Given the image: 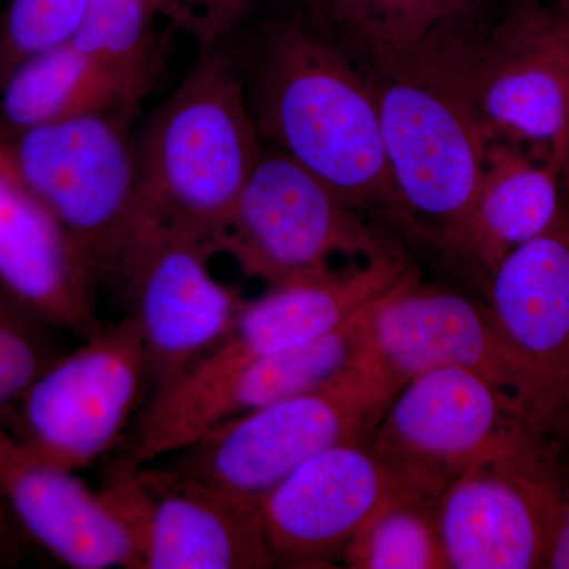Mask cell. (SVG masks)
I'll use <instances>...</instances> for the list:
<instances>
[{
  "label": "cell",
  "mask_w": 569,
  "mask_h": 569,
  "mask_svg": "<svg viewBox=\"0 0 569 569\" xmlns=\"http://www.w3.org/2000/svg\"><path fill=\"white\" fill-rule=\"evenodd\" d=\"M148 77L118 69L74 43L22 62L0 84V114L11 134L121 108L151 91Z\"/></svg>",
  "instance_id": "obj_21"
},
{
  "label": "cell",
  "mask_w": 569,
  "mask_h": 569,
  "mask_svg": "<svg viewBox=\"0 0 569 569\" xmlns=\"http://www.w3.org/2000/svg\"><path fill=\"white\" fill-rule=\"evenodd\" d=\"M212 257L203 242L156 234L133 244L119 269L153 391L211 353L244 305L234 288L213 277Z\"/></svg>",
  "instance_id": "obj_13"
},
{
  "label": "cell",
  "mask_w": 569,
  "mask_h": 569,
  "mask_svg": "<svg viewBox=\"0 0 569 569\" xmlns=\"http://www.w3.org/2000/svg\"><path fill=\"white\" fill-rule=\"evenodd\" d=\"M451 17L399 50L369 51L385 152L408 224L452 250L490 144L478 100L481 39Z\"/></svg>",
  "instance_id": "obj_1"
},
{
  "label": "cell",
  "mask_w": 569,
  "mask_h": 569,
  "mask_svg": "<svg viewBox=\"0 0 569 569\" xmlns=\"http://www.w3.org/2000/svg\"><path fill=\"white\" fill-rule=\"evenodd\" d=\"M485 305L529 370L542 433L568 452L569 159L556 222L512 250L486 277Z\"/></svg>",
  "instance_id": "obj_14"
},
{
  "label": "cell",
  "mask_w": 569,
  "mask_h": 569,
  "mask_svg": "<svg viewBox=\"0 0 569 569\" xmlns=\"http://www.w3.org/2000/svg\"><path fill=\"white\" fill-rule=\"evenodd\" d=\"M156 0H89L73 43L102 61L156 80L160 69Z\"/></svg>",
  "instance_id": "obj_23"
},
{
  "label": "cell",
  "mask_w": 569,
  "mask_h": 569,
  "mask_svg": "<svg viewBox=\"0 0 569 569\" xmlns=\"http://www.w3.org/2000/svg\"><path fill=\"white\" fill-rule=\"evenodd\" d=\"M353 569H449L437 520V500L397 493L343 550Z\"/></svg>",
  "instance_id": "obj_22"
},
{
  "label": "cell",
  "mask_w": 569,
  "mask_h": 569,
  "mask_svg": "<svg viewBox=\"0 0 569 569\" xmlns=\"http://www.w3.org/2000/svg\"><path fill=\"white\" fill-rule=\"evenodd\" d=\"M89 0H7L0 17V84L22 62L73 43Z\"/></svg>",
  "instance_id": "obj_25"
},
{
  "label": "cell",
  "mask_w": 569,
  "mask_h": 569,
  "mask_svg": "<svg viewBox=\"0 0 569 569\" xmlns=\"http://www.w3.org/2000/svg\"><path fill=\"white\" fill-rule=\"evenodd\" d=\"M369 51L399 50L451 18L447 0H307Z\"/></svg>",
  "instance_id": "obj_24"
},
{
  "label": "cell",
  "mask_w": 569,
  "mask_h": 569,
  "mask_svg": "<svg viewBox=\"0 0 569 569\" xmlns=\"http://www.w3.org/2000/svg\"><path fill=\"white\" fill-rule=\"evenodd\" d=\"M370 355L399 388L429 370L477 373L512 397L533 429L546 438L529 370L485 302L419 284L418 276L410 271L373 310Z\"/></svg>",
  "instance_id": "obj_12"
},
{
  "label": "cell",
  "mask_w": 569,
  "mask_h": 569,
  "mask_svg": "<svg viewBox=\"0 0 569 569\" xmlns=\"http://www.w3.org/2000/svg\"><path fill=\"white\" fill-rule=\"evenodd\" d=\"M102 492L132 535L140 569L276 567L250 498L173 466L137 468Z\"/></svg>",
  "instance_id": "obj_11"
},
{
  "label": "cell",
  "mask_w": 569,
  "mask_h": 569,
  "mask_svg": "<svg viewBox=\"0 0 569 569\" xmlns=\"http://www.w3.org/2000/svg\"><path fill=\"white\" fill-rule=\"evenodd\" d=\"M263 148L233 62L222 47L200 50L137 133L138 200L129 250L149 236L178 234L203 242L213 254Z\"/></svg>",
  "instance_id": "obj_2"
},
{
  "label": "cell",
  "mask_w": 569,
  "mask_h": 569,
  "mask_svg": "<svg viewBox=\"0 0 569 569\" xmlns=\"http://www.w3.org/2000/svg\"><path fill=\"white\" fill-rule=\"evenodd\" d=\"M546 568L569 569V452L560 462V507Z\"/></svg>",
  "instance_id": "obj_28"
},
{
  "label": "cell",
  "mask_w": 569,
  "mask_h": 569,
  "mask_svg": "<svg viewBox=\"0 0 569 569\" xmlns=\"http://www.w3.org/2000/svg\"><path fill=\"white\" fill-rule=\"evenodd\" d=\"M565 452L529 436L479 459L437 500L451 569L546 568L560 507Z\"/></svg>",
  "instance_id": "obj_7"
},
{
  "label": "cell",
  "mask_w": 569,
  "mask_h": 569,
  "mask_svg": "<svg viewBox=\"0 0 569 569\" xmlns=\"http://www.w3.org/2000/svg\"><path fill=\"white\" fill-rule=\"evenodd\" d=\"M529 436L541 437L507 392L468 370L437 369L396 392L372 443L408 489L438 500L468 467Z\"/></svg>",
  "instance_id": "obj_10"
},
{
  "label": "cell",
  "mask_w": 569,
  "mask_h": 569,
  "mask_svg": "<svg viewBox=\"0 0 569 569\" xmlns=\"http://www.w3.org/2000/svg\"><path fill=\"white\" fill-rule=\"evenodd\" d=\"M557 13L569 24V0H559V11Z\"/></svg>",
  "instance_id": "obj_31"
},
{
  "label": "cell",
  "mask_w": 569,
  "mask_h": 569,
  "mask_svg": "<svg viewBox=\"0 0 569 569\" xmlns=\"http://www.w3.org/2000/svg\"><path fill=\"white\" fill-rule=\"evenodd\" d=\"M477 0H447L449 11L452 17H459V14H468L473 9Z\"/></svg>",
  "instance_id": "obj_30"
},
{
  "label": "cell",
  "mask_w": 569,
  "mask_h": 569,
  "mask_svg": "<svg viewBox=\"0 0 569 569\" xmlns=\"http://www.w3.org/2000/svg\"><path fill=\"white\" fill-rule=\"evenodd\" d=\"M160 20L197 41L200 50L222 47L253 0H156Z\"/></svg>",
  "instance_id": "obj_27"
},
{
  "label": "cell",
  "mask_w": 569,
  "mask_h": 569,
  "mask_svg": "<svg viewBox=\"0 0 569 569\" xmlns=\"http://www.w3.org/2000/svg\"><path fill=\"white\" fill-rule=\"evenodd\" d=\"M380 299L328 335L254 361L208 387L156 389L134 418L114 477L182 451L231 419L346 376L369 355L370 320Z\"/></svg>",
  "instance_id": "obj_8"
},
{
  "label": "cell",
  "mask_w": 569,
  "mask_h": 569,
  "mask_svg": "<svg viewBox=\"0 0 569 569\" xmlns=\"http://www.w3.org/2000/svg\"><path fill=\"white\" fill-rule=\"evenodd\" d=\"M247 96L266 146L317 176L355 211L380 208L408 224L372 81L331 40L301 24L277 29Z\"/></svg>",
  "instance_id": "obj_3"
},
{
  "label": "cell",
  "mask_w": 569,
  "mask_h": 569,
  "mask_svg": "<svg viewBox=\"0 0 569 569\" xmlns=\"http://www.w3.org/2000/svg\"><path fill=\"white\" fill-rule=\"evenodd\" d=\"M0 500L22 535L73 569H140L126 523L77 471L41 458L0 421Z\"/></svg>",
  "instance_id": "obj_18"
},
{
  "label": "cell",
  "mask_w": 569,
  "mask_h": 569,
  "mask_svg": "<svg viewBox=\"0 0 569 569\" xmlns=\"http://www.w3.org/2000/svg\"><path fill=\"white\" fill-rule=\"evenodd\" d=\"M408 272L406 261L391 253L350 271L271 287L263 298L244 301L222 342L164 387H208L254 361L312 342L387 295Z\"/></svg>",
  "instance_id": "obj_17"
},
{
  "label": "cell",
  "mask_w": 569,
  "mask_h": 569,
  "mask_svg": "<svg viewBox=\"0 0 569 569\" xmlns=\"http://www.w3.org/2000/svg\"><path fill=\"white\" fill-rule=\"evenodd\" d=\"M100 279L63 224L33 197L0 140V287L43 325L91 337Z\"/></svg>",
  "instance_id": "obj_19"
},
{
  "label": "cell",
  "mask_w": 569,
  "mask_h": 569,
  "mask_svg": "<svg viewBox=\"0 0 569 569\" xmlns=\"http://www.w3.org/2000/svg\"><path fill=\"white\" fill-rule=\"evenodd\" d=\"M138 107L11 134L14 173L63 224L97 276L118 277L132 241L138 200Z\"/></svg>",
  "instance_id": "obj_4"
},
{
  "label": "cell",
  "mask_w": 569,
  "mask_h": 569,
  "mask_svg": "<svg viewBox=\"0 0 569 569\" xmlns=\"http://www.w3.org/2000/svg\"><path fill=\"white\" fill-rule=\"evenodd\" d=\"M568 159L490 142L477 197L451 252L477 266L486 279L512 250L545 233L563 203Z\"/></svg>",
  "instance_id": "obj_20"
},
{
  "label": "cell",
  "mask_w": 569,
  "mask_h": 569,
  "mask_svg": "<svg viewBox=\"0 0 569 569\" xmlns=\"http://www.w3.org/2000/svg\"><path fill=\"white\" fill-rule=\"evenodd\" d=\"M535 2H537V0H535Z\"/></svg>",
  "instance_id": "obj_32"
},
{
  "label": "cell",
  "mask_w": 569,
  "mask_h": 569,
  "mask_svg": "<svg viewBox=\"0 0 569 569\" xmlns=\"http://www.w3.org/2000/svg\"><path fill=\"white\" fill-rule=\"evenodd\" d=\"M146 383L148 358L127 316L52 359L22 396L17 426H9L41 458L78 471L121 440Z\"/></svg>",
  "instance_id": "obj_9"
},
{
  "label": "cell",
  "mask_w": 569,
  "mask_h": 569,
  "mask_svg": "<svg viewBox=\"0 0 569 569\" xmlns=\"http://www.w3.org/2000/svg\"><path fill=\"white\" fill-rule=\"evenodd\" d=\"M247 277L271 287L328 274L336 254L395 253L317 176L264 144L213 242Z\"/></svg>",
  "instance_id": "obj_6"
},
{
  "label": "cell",
  "mask_w": 569,
  "mask_h": 569,
  "mask_svg": "<svg viewBox=\"0 0 569 569\" xmlns=\"http://www.w3.org/2000/svg\"><path fill=\"white\" fill-rule=\"evenodd\" d=\"M40 320L0 287V421L11 411L52 361Z\"/></svg>",
  "instance_id": "obj_26"
},
{
  "label": "cell",
  "mask_w": 569,
  "mask_h": 569,
  "mask_svg": "<svg viewBox=\"0 0 569 569\" xmlns=\"http://www.w3.org/2000/svg\"><path fill=\"white\" fill-rule=\"evenodd\" d=\"M478 52V100L490 142L569 157V24L522 0Z\"/></svg>",
  "instance_id": "obj_15"
},
{
  "label": "cell",
  "mask_w": 569,
  "mask_h": 569,
  "mask_svg": "<svg viewBox=\"0 0 569 569\" xmlns=\"http://www.w3.org/2000/svg\"><path fill=\"white\" fill-rule=\"evenodd\" d=\"M402 492L413 490L369 437L307 460L257 503L276 565L326 568L342 560L367 520Z\"/></svg>",
  "instance_id": "obj_16"
},
{
  "label": "cell",
  "mask_w": 569,
  "mask_h": 569,
  "mask_svg": "<svg viewBox=\"0 0 569 569\" xmlns=\"http://www.w3.org/2000/svg\"><path fill=\"white\" fill-rule=\"evenodd\" d=\"M21 531L11 519L9 509L0 500V563H7L18 556Z\"/></svg>",
  "instance_id": "obj_29"
},
{
  "label": "cell",
  "mask_w": 569,
  "mask_h": 569,
  "mask_svg": "<svg viewBox=\"0 0 569 569\" xmlns=\"http://www.w3.org/2000/svg\"><path fill=\"white\" fill-rule=\"evenodd\" d=\"M399 387L367 355L346 376L216 427L173 463L258 501L326 449L372 437Z\"/></svg>",
  "instance_id": "obj_5"
}]
</instances>
